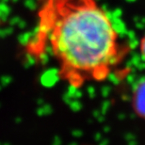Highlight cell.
<instances>
[{
    "label": "cell",
    "instance_id": "1",
    "mask_svg": "<svg viewBox=\"0 0 145 145\" xmlns=\"http://www.w3.org/2000/svg\"><path fill=\"white\" fill-rule=\"evenodd\" d=\"M27 48L36 57L48 52L59 77L74 89L108 79L130 52L96 0H44Z\"/></svg>",
    "mask_w": 145,
    "mask_h": 145
},
{
    "label": "cell",
    "instance_id": "2",
    "mask_svg": "<svg viewBox=\"0 0 145 145\" xmlns=\"http://www.w3.org/2000/svg\"><path fill=\"white\" fill-rule=\"evenodd\" d=\"M132 106L137 116L145 120V78L137 83L135 87Z\"/></svg>",
    "mask_w": 145,
    "mask_h": 145
},
{
    "label": "cell",
    "instance_id": "3",
    "mask_svg": "<svg viewBox=\"0 0 145 145\" xmlns=\"http://www.w3.org/2000/svg\"><path fill=\"white\" fill-rule=\"evenodd\" d=\"M140 56H141V57H142L143 61L145 62V34H144V36L141 38V40H140Z\"/></svg>",
    "mask_w": 145,
    "mask_h": 145
}]
</instances>
